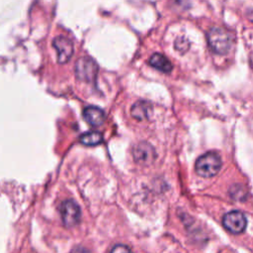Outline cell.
Returning a JSON list of instances; mask_svg holds the SVG:
<instances>
[{"label": "cell", "mask_w": 253, "mask_h": 253, "mask_svg": "<svg viewBox=\"0 0 253 253\" xmlns=\"http://www.w3.org/2000/svg\"><path fill=\"white\" fill-rule=\"evenodd\" d=\"M53 47L57 52V61L59 63L67 62L73 55V43L65 37H56L53 40Z\"/></svg>", "instance_id": "52a82bcc"}, {"label": "cell", "mask_w": 253, "mask_h": 253, "mask_svg": "<svg viewBox=\"0 0 253 253\" xmlns=\"http://www.w3.org/2000/svg\"><path fill=\"white\" fill-rule=\"evenodd\" d=\"M110 253H132V252L127 246L124 244H117L111 249Z\"/></svg>", "instance_id": "4fadbf2b"}, {"label": "cell", "mask_w": 253, "mask_h": 253, "mask_svg": "<svg viewBox=\"0 0 253 253\" xmlns=\"http://www.w3.org/2000/svg\"><path fill=\"white\" fill-rule=\"evenodd\" d=\"M174 45H175L176 50L180 51L181 53H184V52H186L189 49L190 42H189V41L186 38L180 37V38L176 39Z\"/></svg>", "instance_id": "7c38bea8"}, {"label": "cell", "mask_w": 253, "mask_h": 253, "mask_svg": "<svg viewBox=\"0 0 253 253\" xmlns=\"http://www.w3.org/2000/svg\"><path fill=\"white\" fill-rule=\"evenodd\" d=\"M151 105L146 101H137L130 108V115L137 121L147 120L151 114Z\"/></svg>", "instance_id": "9c48e42d"}, {"label": "cell", "mask_w": 253, "mask_h": 253, "mask_svg": "<svg viewBox=\"0 0 253 253\" xmlns=\"http://www.w3.org/2000/svg\"><path fill=\"white\" fill-rule=\"evenodd\" d=\"M132 156L136 163L147 166L154 162L156 158V152L150 143L142 141L137 143L132 148Z\"/></svg>", "instance_id": "8992f818"}, {"label": "cell", "mask_w": 253, "mask_h": 253, "mask_svg": "<svg viewBox=\"0 0 253 253\" xmlns=\"http://www.w3.org/2000/svg\"><path fill=\"white\" fill-rule=\"evenodd\" d=\"M222 223L228 231L234 234H239L245 230L247 219L243 212L239 211H231L224 214Z\"/></svg>", "instance_id": "277c9868"}, {"label": "cell", "mask_w": 253, "mask_h": 253, "mask_svg": "<svg viewBox=\"0 0 253 253\" xmlns=\"http://www.w3.org/2000/svg\"><path fill=\"white\" fill-rule=\"evenodd\" d=\"M60 215L66 227H72L80 219V208L73 200H66L60 206Z\"/></svg>", "instance_id": "5b68a950"}, {"label": "cell", "mask_w": 253, "mask_h": 253, "mask_svg": "<svg viewBox=\"0 0 253 253\" xmlns=\"http://www.w3.org/2000/svg\"><path fill=\"white\" fill-rule=\"evenodd\" d=\"M83 119L92 126H99L105 121V113L102 109L89 106L83 110Z\"/></svg>", "instance_id": "ba28073f"}, {"label": "cell", "mask_w": 253, "mask_h": 253, "mask_svg": "<svg viewBox=\"0 0 253 253\" xmlns=\"http://www.w3.org/2000/svg\"><path fill=\"white\" fill-rule=\"evenodd\" d=\"M221 158L214 152L210 151L201 155L195 164V170L198 175L204 178L215 176L221 168Z\"/></svg>", "instance_id": "7a4b0ae2"}, {"label": "cell", "mask_w": 253, "mask_h": 253, "mask_svg": "<svg viewBox=\"0 0 253 253\" xmlns=\"http://www.w3.org/2000/svg\"><path fill=\"white\" fill-rule=\"evenodd\" d=\"M98 74V65L90 57H81L75 63V75L84 82H94Z\"/></svg>", "instance_id": "3957f363"}, {"label": "cell", "mask_w": 253, "mask_h": 253, "mask_svg": "<svg viewBox=\"0 0 253 253\" xmlns=\"http://www.w3.org/2000/svg\"><path fill=\"white\" fill-rule=\"evenodd\" d=\"M207 39L210 48L216 54H225L232 46V37L230 33L222 28H211L208 33Z\"/></svg>", "instance_id": "6da1fadb"}, {"label": "cell", "mask_w": 253, "mask_h": 253, "mask_svg": "<svg viewBox=\"0 0 253 253\" xmlns=\"http://www.w3.org/2000/svg\"><path fill=\"white\" fill-rule=\"evenodd\" d=\"M148 63L154 67L155 69L163 72V73H170L172 71V63L170 60L163 54L154 53L150 56Z\"/></svg>", "instance_id": "30bf717a"}, {"label": "cell", "mask_w": 253, "mask_h": 253, "mask_svg": "<svg viewBox=\"0 0 253 253\" xmlns=\"http://www.w3.org/2000/svg\"><path fill=\"white\" fill-rule=\"evenodd\" d=\"M71 253H90L87 249H85L84 247H81V246H78V247H75Z\"/></svg>", "instance_id": "5bb4252c"}, {"label": "cell", "mask_w": 253, "mask_h": 253, "mask_svg": "<svg viewBox=\"0 0 253 253\" xmlns=\"http://www.w3.org/2000/svg\"><path fill=\"white\" fill-rule=\"evenodd\" d=\"M102 140H103V136L99 131H89V132L83 133L80 136L81 143L87 146H94V145L100 144Z\"/></svg>", "instance_id": "8fae6325"}]
</instances>
